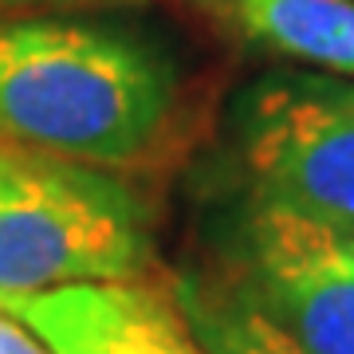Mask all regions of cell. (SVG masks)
<instances>
[{
    "label": "cell",
    "instance_id": "9c48e42d",
    "mask_svg": "<svg viewBox=\"0 0 354 354\" xmlns=\"http://www.w3.org/2000/svg\"><path fill=\"white\" fill-rule=\"evenodd\" d=\"M99 4H138V0H0V16H20V12H71V8H99Z\"/></svg>",
    "mask_w": 354,
    "mask_h": 354
},
{
    "label": "cell",
    "instance_id": "ba28073f",
    "mask_svg": "<svg viewBox=\"0 0 354 354\" xmlns=\"http://www.w3.org/2000/svg\"><path fill=\"white\" fill-rule=\"evenodd\" d=\"M0 354H51L16 315L0 307Z\"/></svg>",
    "mask_w": 354,
    "mask_h": 354
},
{
    "label": "cell",
    "instance_id": "3957f363",
    "mask_svg": "<svg viewBox=\"0 0 354 354\" xmlns=\"http://www.w3.org/2000/svg\"><path fill=\"white\" fill-rule=\"evenodd\" d=\"M228 150L241 201L354 236V79L268 71L232 99Z\"/></svg>",
    "mask_w": 354,
    "mask_h": 354
},
{
    "label": "cell",
    "instance_id": "52a82bcc",
    "mask_svg": "<svg viewBox=\"0 0 354 354\" xmlns=\"http://www.w3.org/2000/svg\"><path fill=\"white\" fill-rule=\"evenodd\" d=\"M193 335L209 354H315L244 295L221 268L169 276Z\"/></svg>",
    "mask_w": 354,
    "mask_h": 354
},
{
    "label": "cell",
    "instance_id": "5b68a950",
    "mask_svg": "<svg viewBox=\"0 0 354 354\" xmlns=\"http://www.w3.org/2000/svg\"><path fill=\"white\" fill-rule=\"evenodd\" d=\"M51 354H209L193 335L169 276L44 291L4 307Z\"/></svg>",
    "mask_w": 354,
    "mask_h": 354
},
{
    "label": "cell",
    "instance_id": "6da1fadb",
    "mask_svg": "<svg viewBox=\"0 0 354 354\" xmlns=\"http://www.w3.org/2000/svg\"><path fill=\"white\" fill-rule=\"evenodd\" d=\"M181 79L134 32L75 16H0V142L102 165H153L177 134Z\"/></svg>",
    "mask_w": 354,
    "mask_h": 354
},
{
    "label": "cell",
    "instance_id": "8992f818",
    "mask_svg": "<svg viewBox=\"0 0 354 354\" xmlns=\"http://www.w3.org/2000/svg\"><path fill=\"white\" fill-rule=\"evenodd\" d=\"M213 12L256 51L354 79V0H213Z\"/></svg>",
    "mask_w": 354,
    "mask_h": 354
},
{
    "label": "cell",
    "instance_id": "30bf717a",
    "mask_svg": "<svg viewBox=\"0 0 354 354\" xmlns=\"http://www.w3.org/2000/svg\"><path fill=\"white\" fill-rule=\"evenodd\" d=\"M346 244H351V248H354V236H346Z\"/></svg>",
    "mask_w": 354,
    "mask_h": 354
},
{
    "label": "cell",
    "instance_id": "277c9868",
    "mask_svg": "<svg viewBox=\"0 0 354 354\" xmlns=\"http://www.w3.org/2000/svg\"><path fill=\"white\" fill-rule=\"evenodd\" d=\"M216 268L315 354H354V248L288 209L241 201Z\"/></svg>",
    "mask_w": 354,
    "mask_h": 354
},
{
    "label": "cell",
    "instance_id": "7a4b0ae2",
    "mask_svg": "<svg viewBox=\"0 0 354 354\" xmlns=\"http://www.w3.org/2000/svg\"><path fill=\"white\" fill-rule=\"evenodd\" d=\"M153 272V213L122 174L0 142V307Z\"/></svg>",
    "mask_w": 354,
    "mask_h": 354
}]
</instances>
